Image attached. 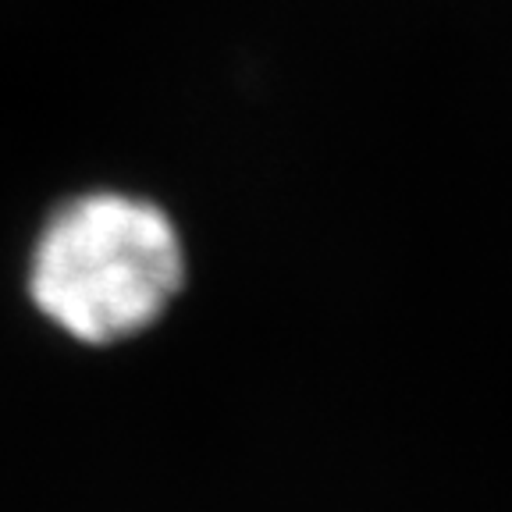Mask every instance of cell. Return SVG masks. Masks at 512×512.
<instances>
[{"mask_svg": "<svg viewBox=\"0 0 512 512\" xmlns=\"http://www.w3.org/2000/svg\"><path fill=\"white\" fill-rule=\"evenodd\" d=\"M182 281V239L157 203L125 192H86L43 224L29 292L61 331L107 345L150 328Z\"/></svg>", "mask_w": 512, "mask_h": 512, "instance_id": "cell-1", "label": "cell"}]
</instances>
